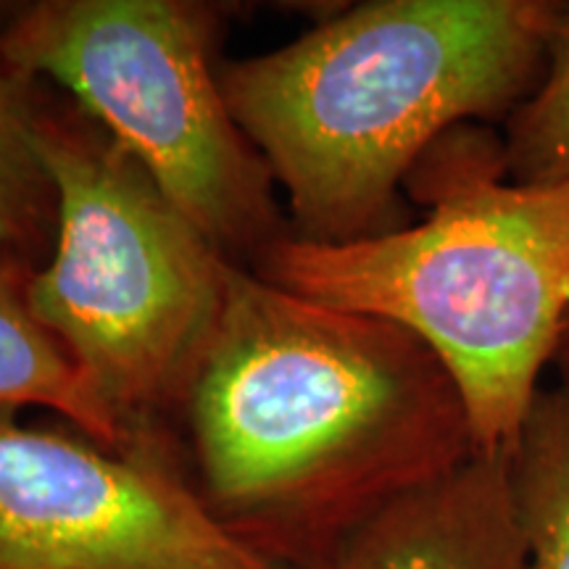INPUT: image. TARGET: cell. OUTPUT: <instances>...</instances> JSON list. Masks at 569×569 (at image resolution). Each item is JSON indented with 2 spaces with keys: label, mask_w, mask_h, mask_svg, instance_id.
<instances>
[{
  "label": "cell",
  "mask_w": 569,
  "mask_h": 569,
  "mask_svg": "<svg viewBox=\"0 0 569 569\" xmlns=\"http://www.w3.org/2000/svg\"><path fill=\"white\" fill-rule=\"evenodd\" d=\"M38 269L0 256V415L48 409L113 451L140 448L74 356L34 315L30 284Z\"/></svg>",
  "instance_id": "8"
},
{
  "label": "cell",
  "mask_w": 569,
  "mask_h": 569,
  "mask_svg": "<svg viewBox=\"0 0 569 569\" xmlns=\"http://www.w3.org/2000/svg\"><path fill=\"white\" fill-rule=\"evenodd\" d=\"M501 142L511 180L569 188V3H557L543 77L507 119Z\"/></svg>",
  "instance_id": "11"
},
{
  "label": "cell",
  "mask_w": 569,
  "mask_h": 569,
  "mask_svg": "<svg viewBox=\"0 0 569 569\" xmlns=\"http://www.w3.org/2000/svg\"><path fill=\"white\" fill-rule=\"evenodd\" d=\"M180 409L198 496L284 569H325L369 517L478 453L422 340L240 264Z\"/></svg>",
  "instance_id": "1"
},
{
  "label": "cell",
  "mask_w": 569,
  "mask_h": 569,
  "mask_svg": "<svg viewBox=\"0 0 569 569\" xmlns=\"http://www.w3.org/2000/svg\"><path fill=\"white\" fill-rule=\"evenodd\" d=\"M507 453L525 569H569V386L540 390Z\"/></svg>",
  "instance_id": "9"
},
{
  "label": "cell",
  "mask_w": 569,
  "mask_h": 569,
  "mask_svg": "<svg viewBox=\"0 0 569 569\" xmlns=\"http://www.w3.org/2000/svg\"><path fill=\"white\" fill-rule=\"evenodd\" d=\"M509 453H475L359 525L325 569H525Z\"/></svg>",
  "instance_id": "7"
},
{
  "label": "cell",
  "mask_w": 569,
  "mask_h": 569,
  "mask_svg": "<svg viewBox=\"0 0 569 569\" xmlns=\"http://www.w3.org/2000/svg\"><path fill=\"white\" fill-rule=\"evenodd\" d=\"M40 82L0 67V256L42 267L59 230L56 184L34 142Z\"/></svg>",
  "instance_id": "10"
},
{
  "label": "cell",
  "mask_w": 569,
  "mask_h": 569,
  "mask_svg": "<svg viewBox=\"0 0 569 569\" xmlns=\"http://www.w3.org/2000/svg\"><path fill=\"white\" fill-rule=\"evenodd\" d=\"M34 142L59 198L53 253L30 284L34 315L134 443L163 440L159 417L180 409L232 261L124 146L42 84Z\"/></svg>",
  "instance_id": "4"
},
{
  "label": "cell",
  "mask_w": 569,
  "mask_h": 569,
  "mask_svg": "<svg viewBox=\"0 0 569 569\" xmlns=\"http://www.w3.org/2000/svg\"><path fill=\"white\" fill-rule=\"evenodd\" d=\"M553 367L559 369L561 382L569 386V315L565 319V327H561V338H559L557 356H553Z\"/></svg>",
  "instance_id": "12"
},
{
  "label": "cell",
  "mask_w": 569,
  "mask_h": 569,
  "mask_svg": "<svg viewBox=\"0 0 569 569\" xmlns=\"http://www.w3.org/2000/svg\"><path fill=\"white\" fill-rule=\"evenodd\" d=\"M549 0H372L219 69L288 196L290 234L343 246L409 224L401 190L461 124H507L546 69Z\"/></svg>",
  "instance_id": "2"
},
{
  "label": "cell",
  "mask_w": 569,
  "mask_h": 569,
  "mask_svg": "<svg viewBox=\"0 0 569 569\" xmlns=\"http://www.w3.org/2000/svg\"><path fill=\"white\" fill-rule=\"evenodd\" d=\"M407 190L422 222L343 246L288 230L251 269L422 340L465 398L475 451H509L569 315V188L515 182L501 134L461 124Z\"/></svg>",
  "instance_id": "3"
},
{
  "label": "cell",
  "mask_w": 569,
  "mask_h": 569,
  "mask_svg": "<svg viewBox=\"0 0 569 569\" xmlns=\"http://www.w3.org/2000/svg\"><path fill=\"white\" fill-rule=\"evenodd\" d=\"M19 6L17 3H0V34H3L6 27H9V21L13 19V13H17Z\"/></svg>",
  "instance_id": "13"
},
{
  "label": "cell",
  "mask_w": 569,
  "mask_h": 569,
  "mask_svg": "<svg viewBox=\"0 0 569 569\" xmlns=\"http://www.w3.org/2000/svg\"><path fill=\"white\" fill-rule=\"evenodd\" d=\"M217 17L182 0H40L0 34V67L67 90L232 264L288 232L267 161L213 69Z\"/></svg>",
  "instance_id": "5"
},
{
  "label": "cell",
  "mask_w": 569,
  "mask_h": 569,
  "mask_svg": "<svg viewBox=\"0 0 569 569\" xmlns=\"http://www.w3.org/2000/svg\"><path fill=\"white\" fill-rule=\"evenodd\" d=\"M0 569H284L211 515L167 440L113 451L0 415Z\"/></svg>",
  "instance_id": "6"
}]
</instances>
